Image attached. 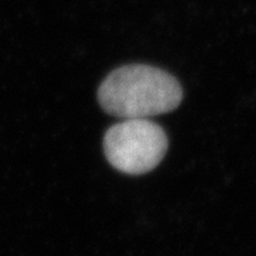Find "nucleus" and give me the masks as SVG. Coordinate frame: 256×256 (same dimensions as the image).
<instances>
[{"label": "nucleus", "mask_w": 256, "mask_h": 256, "mask_svg": "<svg viewBox=\"0 0 256 256\" xmlns=\"http://www.w3.org/2000/svg\"><path fill=\"white\" fill-rule=\"evenodd\" d=\"M182 86L158 68L132 64L108 74L98 90V101L108 114L122 119H148L176 110Z\"/></svg>", "instance_id": "1"}, {"label": "nucleus", "mask_w": 256, "mask_h": 256, "mask_svg": "<svg viewBox=\"0 0 256 256\" xmlns=\"http://www.w3.org/2000/svg\"><path fill=\"white\" fill-rule=\"evenodd\" d=\"M104 149L108 161L116 170L131 176L150 172L165 157V131L149 119H123L104 135Z\"/></svg>", "instance_id": "2"}]
</instances>
